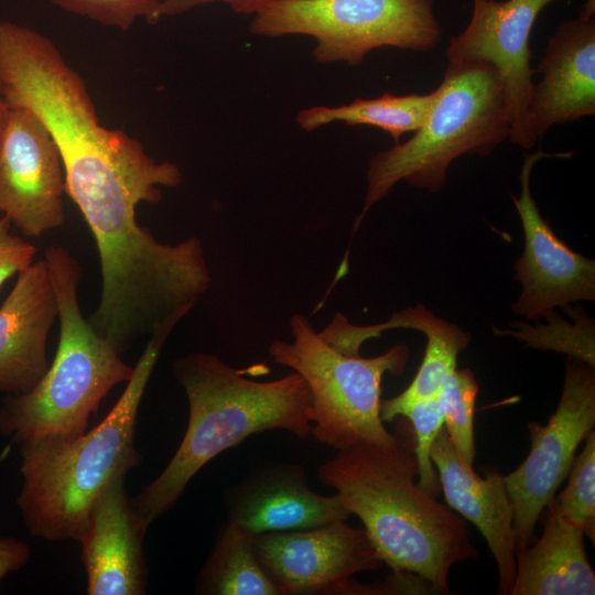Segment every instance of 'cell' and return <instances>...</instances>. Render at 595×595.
Listing matches in <instances>:
<instances>
[{
	"label": "cell",
	"mask_w": 595,
	"mask_h": 595,
	"mask_svg": "<svg viewBox=\"0 0 595 595\" xmlns=\"http://www.w3.org/2000/svg\"><path fill=\"white\" fill-rule=\"evenodd\" d=\"M149 524L125 489V477L111 482L89 509L78 540L89 595H143L148 566L143 540Z\"/></svg>",
	"instance_id": "obj_13"
},
{
	"label": "cell",
	"mask_w": 595,
	"mask_h": 595,
	"mask_svg": "<svg viewBox=\"0 0 595 595\" xmlns=\"http://www.w3.org/2000/svg\"><path fill=\"white\" fill-rule=\"evenodd\" d=\"M569 310L574 322L570 323L562 318L555 310L544 314L548 323L544 325H528L523 322H515V329H497V335L513 336L524 342L528 346L553 350L569 355L571 358L595 367V327L594 321L582 309Z\"/></svg>",
	"instance_id": "obj_22"
},
{
	"label": "cell",
	"mask_w": 595,
	"mask_h": 595,
	"mask_svg": "<svg viewBox=\"0 0 595 595\" xmlns=\"http://www.w3.org/2000/svg\"><path fill=\"white\" fill-rule=\"evenodd\" d=\"M400 416L408 418L411 422L413 451L418 463V485L436 497L441 491V485L431 459V448L444 425L437 394L412 403L401 412Z\"/></svg>",
	"instance_id": "obj_25"
},
{
	"label": "cell",
	"mask_w": 595,
	"mask_h": 595,
	"mask_svg": "<svg viewBox=\"0 0 595 595\" xmlns=\"http://www.w3.org/2000/svg\"><path fill=\"white\" fill-rule=\"evenodd\" d=\"M58 310L44 259L18 275L0 305V393L31 390L48 368L46 345Z\"/></svg>",
	"instance_id": "obj_16"
},
{
	"label": "cell",
	"mask_w": 595,
	"mask_h": 595,
	"mask_svg": "<svg viewBox=\"0 0 595 595\" xmlns=\"http://www.w3.org/2000/svg\"><path fill=\"white\" fill-rule=\"evenodd\" d=\"M65 174L60 150L30 109L9 107L0 145V214L25 237L65 223Z\"/></svg>",
	"instance_id": "obj_11"
},
{
	"label": "cell",
	"mask_w": 595,
	"mask_h": 595,
	"mask_svg": "<svg viewBox=\"0 0 595 595\" xmlns=\"http://www.w3.org/2000/svg\"><path fill=\"white\" fill-rule=\"evenodd\" d=\"M431 459L447 505L475 524L485 538L499 573L498 593L509 595L516 575L513 505L504 476L495 469L482 478L466 465L444 425L433 442Z\"/></svg>",
	"instance_id": "obj_17"
},
{
	"label": "cell",
	"mask_w": 595,
	"mask_h": 595,
	"mask_svg": "<svg viewBox=\"0 0 595 595\" xmlns=\"http://www.w3.org/2000/svg\"><path fill=\"white\" fill-rule=\"evenodd\" d=\"M225 502L229 520L251 536L305 530L350 516L337 494L312 491L304 469L290 463L252 470L228 489Z\"/></svg>",
	"instance_id": "obj_14"
},
{
	"label": "cell",
	"mask_w": 595,
	"mask_h": 595,
	"mask_svg": "<svg viewBox=\"0 0 595 595\" xmlns=\"http://www.w3.org/2000/svg\"><path fill=\"white\" fill-rule=\"evenodd\" d=\"M8 115H9V106L0 96V145L2 142L4 130H6Z\"/></svg>",
	"instance_id": "obj_30"
},
{
	"label": "cell",
	"mask_w": 595,
	"mask_h": 595,
	"mask_svg": "<svg viewBox=\"0 0 595 595\" xmlns=\"http://www.w3.org/2000/svg\"><path fill=\"white\" fill-rule=\"evenodd\" d=\"M542 536L516 551L509 595H593L595 574L584 548V532L547 506Z\"/></svg>",
	"instance_id": "obj_18"
},
{
	"label": "cell",
	"mask_w": 595,
	"mask_h": 595,
	"mask_svg": "<svg viewBox=\"0 0 595 595\" xmlns=\"http://www.w3.org/2000/svg\"><path fill=\"white\" fill-rule=\"evenodd\" d=\"M11 221L0 218V289L12 277L34 261L36 248L23 237L11 232Z\"/></svg>",
	"instance_id": "obj_27"
},
{
	"label": "cell",
	"mask_w": 595,
	"mask_h": 595,
	"mask_svg": "<svg viewBox=\"0 0 595 595\" xmlns=\"http://www.w3.org/2000/svg\"><path fill=\"white\" fill-rule=\"evenodd\" d=\"M565 489L552 500L558 512L595 541V432L575 456Z\"/></svg>",
	"instance_id": "obj_24"
},
{
	"label": "cell",
	"mask_w": 595,
	"mask_h": 595,
	"mask_svg": "<svg viewBox=\"0 0 595 595\" xmlns=\"http://www.w3.org/2000/svg\"><path fill=\"white\" fill-rule=\"evenodd\" d=\"M43 259L56 296L60 338L40 381L26 392L9 394L0 408V434L19 444L84 433L109 391L134 371L83 315L78 261L61 245L47 247Z\"/></svg>",
	"instance_id": "obj_4"
},
{
	"label": "cell",
	"mask_w": 595,
	"mask_h": 595,
	"mask_svg": "<svg viewBox=\"0 0 595 595\" xmlns=\"http://www.w3.org/2000/svg\"><path fill=\"white\" fill-rule=\"evenodd\" d=\"M172 331L152 335L120 398L89 432L20 443L22 487L17 498L28 532L48 541H78L90 507L142 455L136 446L138 411Z\"/></svg>",
	"instance_id": "obj_3"
},
{
	"label": "cell",
	"mask_w": 595,
	"mask_h": 595,
	"mask_svg": "<svg viewBox=\"0 0 595 595\" xmlns=\"http://www.w3.org/2000/svg\"><path fill=\"white\" fill-rule=\"evenodd\" d=\"M594 425V367L570 357L554 413L545 425L528 423L529 454L513 472L504 476L513 505L516 551L533 542L538 520L567 477L578 445Z\"/></svg>",
	"instance_id": "obj_8"
},
{
	"label": "cell",
	"mask_w": 595,
	"mask_h": 595,
	"mask_svg": "<svg viewBox=\"0 0 595 595\" xmlns=\"http://www.w3.org/2000/svg\"><path fill=\"white\" fill-rule=\"evenodd\" d=\"M172 374L185 391L188 423L166 467L132 498L149 526L176 504L199 469L249 435L285 430L305 439L312 429L311 392L295 371L256 381L216 355L192 353L173 361Z\"/></svg>",
	"instance_id": "obj_2"
},
{
	"label": "cell",
	"mask_w": 595,
	"mask_h": 595,
	"mask_svg": "<svg viewBox=\"0 0 595 595\" xmlns=\"http://www.w3.org/2000/svg\"><path fill=\"white\" fill-rule=\"evenodd\" d=\"M393 328L419 331L425 335L426 345L422 363L411 383L398 396L381 400L380 415L383 422L396 420L412 403L436 396L445 378L457 368L458 354L470 342L468 333L436 317L421 304L394 313L383 323L367 325L371 338Z\"/></svg>",
	"instance_id": "obj_19"
},
{
	"label": "cell",
	"mask_w": 595,
	"mask_h": 595,
	"mask_svg": "<svg viewBox=\"0 0 595 595\" xmlns=\"http://www.w3.org/2000/svg\"><path fill=\"white\" fill-rule=\"evenodd\" d=\"M252 548L282 595L354 594L350 576L383 564L365 529L345 521L259 533Z\"/></svg>",
	"instance_id": "obj_10"
},
{
	"label": "cell",
	"mask_w": 595,
	"mask_h": 595,
	"mask_svg": "<svg viewBox=\"0 0 595 595\" xmlns=\"http://www.w3.org/2000/svg\"><path fill=\"white\" fill-rule=\"evenodd\" d=\"M400 425L396 443L340 450L318 468V478L361 520L393 574L415 576L447 594L452 566L477 558V551L465 520L415 482L412 428Z\"/></svg>",
	"instance_id": "obj_1"
},
{
	"label": "cell",
	"mask_w": 595,
	"mask_h": 595,
	"mask_svg": "<svg viewBox=\"0 0 595 595\" xmlns=\"http://www.w3.org/2000/svg\"><path fill=\"white\" fill-rule=\"evenodd\" d=\"M58 8L123 31L141 18L154 23L163 0H50Z\"/></svg>",
	"instance_id": "obj_26"
},
{
	"label": "cell",
	"mask_w": 595,
	"mask_h": 595,
	"mask_svg": "<svg viewBox=\"0 0 595 595\" xmlns=\"http://www.w3.org/2000/svg\"><path fill=\"white\" fill-rule=\"evenodd\" d=\"M477 394L478 383L469 368L453 370L437 392L444 429L461 459L472 467L476 454L474 411Z\"/></svg>",
	"instance_id": "obj_23"
},
{
	"label": "cell",
	"mask_w": 595,
	"mask_h": 595,
	"mask_svg": "<svg viewBox=\"0 0 595 595\" xmlns=\"http://www.w3.org/2000/svg\"><path fill=\"white\" fill-rule=\"evenodd\" d=\"M466 29L452 36L450 63L482 61L491 64L501 80L509 117V139L526 149L538 140L529 125L536 72L530 61V34L541 11L556 0H473Z\"/></svg>",
	"instance_id": "obj_9"
},
{
	"label": "cell",
	"mask_w": 595,
	"mask_h": 595,
	"mask_svg": "<svg viewBox=\"0 0 595 595\" xmlns=\"http://www.w3.org/2000/svg\"><path fill=\"white\" fill-rule=\"evenodd\" d=\"M437 95V88L424 95L385 93L377 98H357L342 106H314L301 110L296 122L304 131L316 130L337 121L348 126H371L388 132L394 142L399 143L403 133L414 132L425 122Z\"/></svg>",
	"instance_id": "obj_20"
},
{
	"label": "cell",
	"mask_w": 595,
	"mask_h": 595,
	"mask_svg": "<svg viewBox=\"0 0 595 595\" xmlns=\"http://www.w3.org/2000/svg\"><path fill=\"white\" fill-rule=\"evenodd\" d=\"M256 35H307L318 63L360 64L382 47L426 51L442 34L433 0H279L253 15Z\"/></svg>",
	"instance_id": "obj_7"
},
{
	"label": "cell",
	"mask_w": 595,
	"mask_h": 595,
	"mask_svg": "<svg viewBox=\"0 0 595 595\" xmlns=\"http://www.w3.org/2000/svg\"><path fill=\"white\" fill-rule=\"evenodd\" d=\"M0 96H1V86H0Z\"/></svg>",
	"instance_id": "obj_31"
},
{
	"label": "cell",
	"mask_w": 595,
	"mask_h": 595,
	"mask_svg": "<svg viewBox=\"0 0 595 595\" xmlns=\"http://www.w3.org/2000/svg\"><path fill=\"white\" fill-rule=\"evenodd\" d=\"M217 1L229 6L236 13L256 15L279 0H163L155 13L154 23L164 17L181 14Z\"/></svg>",
	"instance_id": "obj_28"
},
{
	"label": "cell",
	"mask_w": 595,
	"mask_h": 595,
	"mask_svg": "<svg viewBox=\"0 0 595 595\" xmlns=\"http://www.w3.org/2000/svg\"><path fill=\"white\" fill-rule=\"evenodd\" d=\"M292 342L274 339L268 350L272 360L289 367L305 380L312 399L311 434L337 451L358 444L390 445L380 415L385 374L400 376L409 360V347L397 344L385 354L365 358L333 348L309 318H290Z\"/></svg>",
	"instance_id": "obj_6"
},
{
	"label": "cell",
	"mask_w": 595,
	"mask_h": 595,
	"mask_svg": "<svg viewBox=\"0 0 595 595\" xmlns=\"http://www.w3.org/2000/svg\"><path fill=\"white\" fill-rule=\"evenodd\" d=\"M31 558L30 545L14 537H0V582L23 567Z\"/></svg>",
	"instance_id": "obj_29"
},
{
	"label": "cell",
	"mask_w": 595,
	"mask_h": 595,
	"mask_svg": "<svg viewBox=\"0 0 595 595\" xmlns=\"http://www.w3.org/2000/svg\"><path fill=\"white\" fill-rule=\"evenodd\" d=\"M437 91L434 107L413 137L369 160L366 194L354 232L369 209L399 182L437 192L456 158L488 155L509 137L506 95L491 64L448 62Z\"/></svg>",
	"instance_id": "obj_5"
},
{
	"label": "cell",
	"mask_w": 595,
	"mask_h": 595,
	"mask_svg": "<svg viewBox=\"0 0 595 595\" xmlns=\"http://www.w3.org/2000/svg\"><path fill=\"white\" fill-rule=\"evenodd\" d=\"M196 594L282 595L252 548V536L228 520L199 571Z\"/></svg>",
	"instance_id": "obj_21"
},
{
	"label": "cell",
	"mask_w": 595,
	"mask_h": 595,
	"mask_svg": "<svg viewBox=\"0 0 595 595\" xmlns=\"http://www.w3.org/2000/svg\"><path fill=\"white\" fill-rule=\"evenodd\" d=\"M573 152L527 153L520 172L521 192L511 194L524 234V250L515 262L521 293L513 313L537 320L556 306L595 300V261L573 251L540 214L531 194V172L544 158H572Z\"/></svg>",
	"instance_id": "obj_12"
},
{
	"label": "cell",
	"mask_w": 595,
	"mask_h": 595,
	"mask_svg": "<svg viewBox=\"0 0 595 595\" xmlns=\"http://www.w3.org/2000/svg\"><path fill=\"white\" fill-rule=\"evenodd\" d=\"M542 79L533 83L529 125L537 140L551 126L595 113V19L580 14L562 22L550 37L534 69Z\"/></svg>",
	"instance_id": "obj_15"
}]
</instances>
